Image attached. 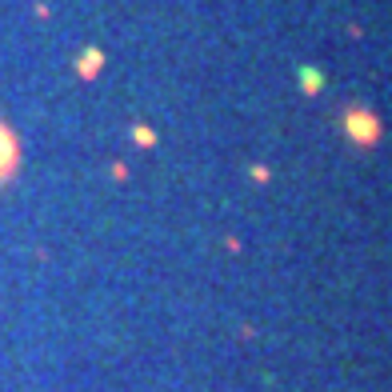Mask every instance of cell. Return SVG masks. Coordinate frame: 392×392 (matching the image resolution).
I'll use <instances>...</instances> for the list:
<instances>
[{
  "mask_svg": "<svg viewBox=\"0 0 392 392\" xmlns=\"http://www.w3.org/2000/svg\"><path fill=\"white\" fill-rule=\"evenodd\" d=\"M16 164H20V144L8 132V125H0V181H8L16 172Z\"/></svg>",
  "mask_w": 392,
  "mask_h": 392,
  "instance_id": "6da1fadb",
  "label": "cell"
}]
</instances>
